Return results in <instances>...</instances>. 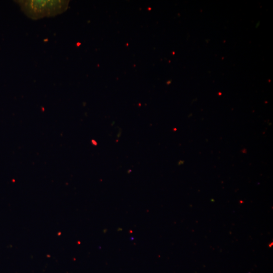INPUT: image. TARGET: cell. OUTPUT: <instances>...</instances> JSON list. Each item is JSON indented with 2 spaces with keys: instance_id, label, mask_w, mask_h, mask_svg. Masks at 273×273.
Returning <instances> with one entry per match:
<instances>
[{
  "instance_id": "6da1fadb",
  "label": "cell",
  "mask_w": 273,
  "mask_h": 273,
  "mask_svg": "<svg viewBox=\"0 0 273 273\" xmlns=\"http://www.w3.org/2000/svg\"><path fill=\"white\" fill-rule=\"evenodd\" d=\"M23 11L30 17L38 18L55 15L63 12L67 6L64 1H18Z\"/></svg>"
}]
</instances>
